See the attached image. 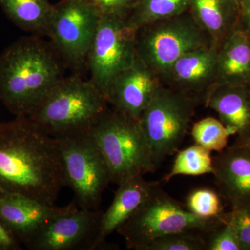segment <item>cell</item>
Masks as SVG:
<instances>
[{"label":"cell","instance_id":"cell-1","mask_svg":"<svg viewBox=\"0 0 250 250\" xmlns=\"http://www.w3.org/2000/svg\"><path fill=\"white\" fill-rule=\"evenodd\" d=\"M66 187L55 138L27 116L0 123V192L55 205Z\"/></svg>","mask_w":250,"mask_h":250},{"label":"cell","instance_id":"cell-2","mask_svg":"<svg viewBox=\"0 0 250 250\" xmlns=\"http://www.w3.org/2000/svg\"><path fill=\"white\" fill-rule=\"evenodd\" d=\"M52 44L23 38L0 54V100L16 116H29L63 77Z\"/></svg>","mask_w":250,"mask_h":250},{"label":"cell","instance_id":"cell-3","mask_svg":"<svg viewBox=\"0 0 250 250\" xmlns=\"http://www.w3.org/2000/svg\"><path fill=\"white\" fill-rule=\"evenodd\" d=\"M108 108L91 81L72 76L62 79L27 117L58 138L89 131Z\"/></svg>","mask_w":250,"mask_h":250},{"label":"cell","instance_id":"cell-4","mask_svg":"<svg viewBox=\"0 0 250 250\" xmlns=\"http://www.w3.org/2000/svg\"><path fill=\"white\" fill-rule=\"evenodd\" d=\"M90 133L107 166L111 182L119 185L156 170L139 119L109 108Z\"/></svg>","mask_w":250,"mask_h":250},{"label":"cell","instance_id":"cell-5","mask_svg":"<svg viewBox=\"0 0 250 250\" xmlns=\"http://www.w3.org/2000/svg\"><path fill=\"white\" fill-rule=\"evenodd\" d=\"M224 213L218 218H199L159 185L117 232L124 238L127 248L143 250L156 238L172 233H194L205 237L223 223Z\"/></svg>","mask_w":250,"mask_h":250},{"label":"cell","instance_id":"cell-6","mask_svg":"<svg viewBox=\"0 0 250 250\" xmlns=\"http://www.w3.org/2000/svg\"><path fill=\"white\" fill-rule=\"evenodd\" d=\"M135 45L136 57L161 82L172 64L182 56L213 46L210 36L199 26L188 10L138 28Z\"/></svg>","mask_w":250,"mask_h":250},{"label":"cell","instance_id":"cell-7","mask_svg":"<svg viewBox=\"0 0 250 250\" xmlns=\"http://www.w3.org/2000/svg\"><path fill=\"white\" fill-rule=\"evenodd\" d=\"M185 94L162 84L140 118L156 170L178 151L199 104Z\"/></svg>","mask_w":250,"mask_h":250},{"label":"cell","instance_id":"cell-8","mask_svg":"<svg viewBox=\"0 0 250 250\" xmlns=\"http://www.w3.org/2000/svg\"><path fill=\"white\" fill-rule=\"evenodd\" d=\"M55 139L62 152L67 187L74 192L75 203L82 209H100L111 177L90 131Z\"/></svg>","mask_w":250,"mask_h":250},{"label":"cell","instance_id":"cell-9","mask_svg":"<svg viewBox=\"0 0 250 250\" xmlns=\"http://www.w3.org/2000/svg\"><path fill=\"white\" fill-rule=\"evenodd\" d=\"M135 32L126 19L102 15L86 66L90 72V80L106 100L117 77L137 58Z\"/></svg>","mask_w":250,"mask_h":250},{"label":"cell","instance_id":"cell-10","mask_svg":"<svg viewBox=\"0 0 250 250\" xmlns=\"http://www.w3.org/2000/svg\"><path fill=\"white\" fill-rule=\"evenodd\" d=\"M101 17L89 0H62L54 5L47 36L64 63L75 70L86 65Z\"/></svg>","mask_w":250,"mask_h":250},{"label":"cell","instance_id":"cell-11","mask_svg":"<svg viewBox=\"0 0 250 250\" xmlns=\"http://www.w3.org/2000/svg\"><path fill=\"white\" fill-rule=\"evenodd\" d=\"M103 211L75 209L42 225L24 247L29 250H106L100 242Z\"/></svg>","mask_w":250,"mask_h":250},{"label":"cell","instance_id":"cell-12","mask_svg":"<svg viewBox=\"0 0 250 250\" xmlns=\"http://www.w3.org/2000/svg\"><path fill=\"white\" fill-rule=\"evenodd\" d=\"M218 82V49H197L172 64L161 83L204 103L207 94Z\"/></svg>","mask_w":250,"mask_h":250},{"label":"cell","instance_id":"cell-13","mask_svg":"<svg viewBox=\"0 0 250 250\" xmlns=\"http://www.w3.org/2000/svg\"><path fill=\"white\" fill-rule=\"evenodd\" d=\"M219 193L231 210L250 207V143L235 140L213 157Z\"/></svg>","mask_w":250,"mask_h":250},{"label":"cell","instance_id":"cell-14","mask_svg":"<svg viewBox=\"0 0 250 250\" xmlns=\"http://www.w3.org/2000/svg\"><path fill=\"white\" fill-rule=\"evenodd\" d=\"M77 208L75 201L60 207L44 205L18 194L0 192V220L24 246L42 225Z\"/></svg>","mask_w":250,"mask_h":250},{"label":"cell","instance_id":"cell-15","mask_svg":"<svg viewBox=\"0 0 250 250\" xmlns=\"http://www.w3.org/2000/svg\"><path fill=\"white\" fill-rule=\"evenodd\" d=\"M162 84L160 79L136 58L113 82L108 103L116 111L139 120Z\"/></svg>","mask_w":250,"mask_h":250},{"label":"cell","instance_id":"cell-16","mask_svg":"<svg viewBox=\"0 0 250 250\" xmlns=\"http://www.w3.org/2000/svg\"><path fill=\"white\" fill-rule=\"evenodd\" d=\"M204 103L216 112L219 119L236 141L250 143V89L248 86L217 83Z\"/></svg>","mask_w":250,"mask_h":250},{"label":"cell","instance_id":"cell-17","mask_svg":"<svg viewBox=\"0 0 250 250\" xmlns=\"http://www.w3.org/2000/svg\"><path fill=\"white\" fill-rule=\"evenodd\" d=\"M159 182H150L136 176L120 184L111 205L102 217L100 242L108 248L106 238L124 225L150 197Z\"/></svg>","mask_w":250,"mask_h":250},{"label":"cell","instance_id":"cell-18","mask_svg":"<svg viewBox=\"0 0 250 250\" xmlns=\"http://www.w3.org/2000/svg\"><path fill=\"white\" fill-rule=\"evenodd\" d=\"M188 10L217 49L239 27L241 4L238 0H190Z\"/></svg>","mask_w":250,"mask_h":250},{"label":"cell","instance_id":"cell-19","mask_svg":"<svg viewBox=\"0 0 250 250\" xmlns=\"http://www.w3.org/2000/svg\"><path fill=\"white\" fill-rule=\"evenodd\" d=\"M218 83L249 86L250 31L237 28L220 46L218 49Z\"/></svg>","mask_w":250,"mask_h":250},{"label":"cell","instance_id":"cell-20","mask_svg":"<svg viewBox=\"0 0 250 250\" xmlns=\"http://www.w3.org/2000/svg\"><path fill=\"white\" fill-rule=\"evenodd\" d=\"M0 6L22 30L47 36L54 8L49 0H0Z\"/></svg>","mask_w":250,"mask_h":250},{"label":"cell","instance_id":"cell-21","mask_svg":"<svg viewBox=\"0 0 250 250\" xmlns=\"http://www.w3.org/2000/svg\"><path fill=\"white\" fill-rule=\"evenodd\" d=\"M190 0H137L128 16V24L136 30L145 24L172 17L188 9Z\"/></svg>","mask_w":250,"mask_h":250},{"label":"cell","instance_id":"cell-22","mask_svg":"<svg viewBox=\"0 0 250 250\" xmlns=\"http://www.w3.org/2000/svg\"><path fill=\"white\" fill-rule=\"evenodd\" d=\"M213 173L211 152L195 143L177 153L172 168L163 182H169L175 176H200Z\"/></svg>","mask_w":250,"mask_h":250},{"label":"cell","instance_id":"cell-23","mask_svg":"<svg viewBox=\"0 0 250 250\" xmlns=\"http://www.w3.org/2000/svg\"><path fill=\"white\" fill-rule=\"evenodd\" d=\"M196 144L210 152H222L228 147L229 131L220 119L207 117L196 122L191 129Z\"/></svg>","mask_w":250,"mask_h":250},{"label":"cell","instance_id":"cell-24","mask_svg":"<svg viewBox=\"0 0 250 250\" xmlns=\"http://www.w3.org/2000/svg\"><path fill=\"white\" fill-rule=\"evenodd\" d=\"M221 198L219 192L201 188L189 193L184 205L190 213L199 218H218L225 213Z\"/></svg>","mask_w":250,"mask_h":250},{"label":"cell","instance_id":"cell-25","mask_svg":"<svg viewBox=\"0 0 250 250\" xmlns=\"http://www.w3.org/2000/svg\"><path fill=\"white\" fill-rule=\"evenodd\" d=\"M143 250H206L205 236L194 233H177L156 238Z\"/></svg>","mask_w":250,"mask_h":250},{"label":"cell","instance_id":"cell-26","mask_svg":"<svg viewBox=\"0 0 250 250\" xmlns=\"http://www.w3.org/2000/svg\"><path fill=\"white\" fill-rule=\"evenodd\" d=\"M224 218L223 223L206 235V250H241L236 230L225 212Z\"/></svg>","mask_w":250,"mask_h":250},{"label":"cell","instance_id":"cell-27","mask_svg":"<svg viewBox=\"0 0 250 250\" xmlns=\"http://www.w3.org/2000/svg\"><path fill=\"white\" fill-rule=\"evenodd\" d=\"M227 213L236 230L241 250H250V207L230 210Z\"/></svg>","mask_w":250,"mask_h":250},{"label":"cell","instance_id":"cell-28","mask_svg":"<svg viewBox=\"0 0 250 250\" xmlns=\"http://www.w3.org/2000/svg\"><path fill=\"white\" fill-rule=\"evenodd\" d=\"M102 15L127 19L137 0H89Z\"/></svg>","mask_w":250,"mask_h":250},{"label":"cell","instance_id":"cell-29","mask_svg":"<svg viewBox=\"0 0 250 250\" xmlns=\"http://www.w3.org/2000/svg\"><path fill=\"white\" fill-rule=\"evenodd\" d=\"M22 245L8 231L0 220V250H21Z\"/></svg>","mask_w":250,"mask_h":250},{"label":"cell","instance_id":"cell-30","mask_svg":"<svg viewBox=\"0 0 250 250\" xmlns=\"http://www.w3.org/2000/svg\"><path fill=\"white\" fill-rule=\"evenodd\" d=\"M239 27L250 32V0H242Z\"/></svg>","mask_w":250,"mask_h":250},{"label":"cell","instance_id":"cell-31","mask_svg":"<svg viewBox=\"0 0 250 250\" xmlns=\"http://www.w3.org/2000/svg\"><path fill=\"white\" fill-rule=\"evenodd\" d=\"M238 2L240 3V4H241V1H242V0H238Z\"/></svg>","mask_w":250,"mask_h":250},{"label":"cell","instance_id":"cell-32","mask_svg":"<svg viewBox=\"0 0 250 250\" xmlns=\"http://www.w3.org/2000/svg\"><path fill=\"white\" fill-rule=\"evenodd\" d=\"M248 87H249V88H250V84L249 86H248Z\"/></svg>","mask_w":250,"mask_h":250}]
</instances>
